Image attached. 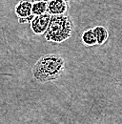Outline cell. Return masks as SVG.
I'll return each mask as SVG.
<instances>
[{"instance_id":"obj_1","label":"cell","mask_w":122,"mask_h":124,"mask_svg":"<svg viewBox=\"0 0 122 124\" xmlns=\"http://www.w3.org/2000/svg\"><path fill=\"white\" fill-rule=\"evenodd\" d=\"M64 59L56 54H48L41 57L32 69V76L41 83L54 80L61 75L64 69Z\"/></svg>"},{"instance_id":"obj_2","label":"cell","mask_w":122,"mask_h":124,"mask_svg":"<svg viewBox=\"0 0 122 124\" xmlns=\"http://www.w3.org/2000/svg\"><path fill=\"white\" fill-rule=\"evenodd\" d=\"M73 24L70 17L66 15H53L49 27L45 31V38L48 41L61 43L71 36Z\"/></svg>"},{"instance_id":"obj_3","label":"cell","mask_w":122,"mask_h":124,"mask_svg":"<svg viewBox=\"0 0 122 124\" xmlns=\"http://www.w3.org/2000/svg\"><path fill=\"white\" fill-rule=\"evenodd\" d=\"M15 13L19 17L21 23L27 22L33 19L32 14V4L29 0H22L15 7Z\"/></svg>"},{"instance_id":"obj_4","label":"cell","mask_w":122,"mask_h":124,"mask_svg":"<svg viewBox=\"0 0 122 124\" xmlns=\"http://www.w3.org/2000/svg\"><path fill=\"white\" fill-rule=\"evenodd\" d=\"M52 15L49 13H45L39 16H36L31 20V30L35 34L44 33L50 24Z\"/></svg>"},{"instance_id":"obj_5","label":"cell","mask_w":122,"mask_h":124,"mask_svg":"<svg viewBox=\"0 0 122 124\" xmlns=\"http://www.w3.org/2000/svg\"><path fill=\"white\" fill-rule=\"evenodd\" d=\"M47 3V12L51 15H63L67 12L66 0H50Z\"/></svg>"},{"instance_id":"obj_6","label":"cell","mask_w":122,"mask_h":124,"mask_svg":"<svg viewBox=\"0 0 122 124\" xmlns=\"http://www.w3.org/2000/svg\"><path fill=\"white\" fill-rule=\"evenodd\" d=\"M93 31H94V34L96 36L97 44H99V45L104 44L108 39V36H109V33H108L106 28L102 27V26H97L93 29Z\"/></svg>"},{"instance_id":"obj_7","label":"cell","mask_w":122,"mask_h":124,"mask_svg":"<svg viewBox=\"0 0 122 124\" xmlns=\"http://www.w3.org/2000/svg\"><path fill=\"white\" fill-rule=\"evenodd\" d=\"M82 41L84 42L85 45H88V46H92V45H95L97 43L96 36L94 34L93 29L87 30V31H85L83 32V34H82Z\"/></svg>"},{"instance_id":"obj_8","label":"cell","mask_w":122,"mask_h":124,"mask_svg":"<svg viewBox=\"0 0 122 124\" xmlns=\"http://www.w3.org/2000/svg\"><path fill=\"white\" fill-rule=\"evenodd\" d=\"M47 11V2L46 1H37L34 2L32 5V14L34 16H39L45 14Z\"/></svg>"},{"instance_id":"obj_9","label":"cell","mask_w":122,"mask_h":124,"mask_svg":"<svg viewBox=\"0 0 122 124\" xmlns=\"http://www.w3.org/2000/svg\"><path fill=\"white\" fill-rule=\"evenodd\" d=\"M29 1H30V2H37V1H41V0H29Z\"/></svg>"},{"instance_id":"obj_10","label":"cell","mask_w":122,"mask_h":124,"mask_svg":"<svg viewBox=\"0 0 122 124\" xmlns=\"http://www.w3.org/2000/svg\"><path fill=\"white\" fill-rule=\"evenodd\" d=\"M44 1H46V2H48V1H50V0H44ZM66 1H68V0H66Z\"/></svg>"}]
</instances>
